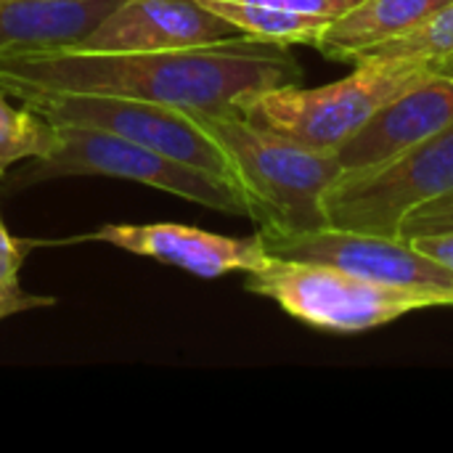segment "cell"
Returning <instances> with one entry per match:
<instances>
[{
    "mask_svg": "<svg viewBox=\"0 0 453 453\" xmlns=\"http://www.w3.org/2000/svg\"><path fill=\"white\" fill-rule=\"evenodd\" d=\"M453 191V125L361 170L342 173L324 194L326 226L401 236L411 210Z\"/></svg>",
    "mask_w": 453,
    "mask_h": 453,
    "instance_id": "obj_5",
    "label": "cell"
},
{
    "mask_svg": "<svg viewBox=\"0 0 453 453\" xmlns=\"http://www.w3.org/2000/svg\"><path fill=\"white\" fill-rule=\"evenodd\" d=\"M210 11L226 19L239 35L279 42V45H313L321 40L324 29L334 21L329 16L242 3V0H202Z\"/></svg>",
    "mask_w": 453,
    "mask_h": 453,
    "instance_id": "obj_14",
    "label": "cell"
},
{
    "mask_svg": "<svg viewBox=\"0 0 453 453\" xmlns=\"http://www.w3.org/2000/svg\"><path fill=\"white\" fill-rule=\"evenodd\" d=\"M451 0H361L337 16L316 42L334 61H358L372 48L419 27Z\"/></svg>",
    "mask_w": 453,
    "mask_h": 453,
    "instance_id": "obj_13",
    "label": "cell"
},
{
    "mask_svg": "<svg viewBox=\"0 0 453 453\" xmlns=\"http://www.w3.org/2000/svg\"><path fill=\"white\" fill-rule=\"evenodd\" d=\"M21 263H24V250L19 239H13L0 226V321L21 311L53 305V297H40V295H29L21 289V281H19Z\"/></svg>",
    "mask_w": 453,
    "mask_h": 453,
    "instance_id": "obj_17",
    "label": "cell"
},
{
    "mask_svg": "<svg viewBox=\"0 0 453 453\" xmlns=\"http://www.w3.org/2000/svg\"><path fill=\"white\" fill-rule=\"evenodd\" d=\"M58 149V130L32 106H13L0 90V178L21 159H45Z\"/></svg>",
    "mask_w": 453,
    "mask_h": 453,
    "instance_id": "obj_15",
    "label": "cell"
},
{
    "mask_svg": "<svg viewBox=\"0 0 453 453\" xmlns=\"http://www.w3.org/2000/svg\"><path fill=\"white\" fill-rule=\"evenodd\" d=\"M353 64L356 72L321 88L284 85L252 93L236 104V114L263 130L334 154L385 104L443 66L417 58H358Z\"/></svg>",
    "mask_w": 453,
    "mask_h": 453,
    "instance_id": "obj_3",
    "label": "cell"
},
{
    "mask_svg": "<svg viewBox=\"0 0 453 453\" xmlns=\"http://www.w3.org/2000/svg\"><path fill=\"white\" fill-rule=\"evenodd\" d=\"M58 149L45 159H32L19 178L16 186L48 180V178H69V175H101V178H122L135 180L180 199L204 204L210 210L247 215V204L242 194L191 165H183L173 157H165L149 146L127 141L122 135L85 127V125H56Z\"/></svg>",
    "mask_w": 453,
    "mask_h": 453,
    "instance_id": "obj_6",
    "label": "cell"
},
{
    "mask_svg": "<svg viewBox=\"0 0 453 453\" xmlns=\"http://www.w3.org/2000/svg\"><path fill=\"white\" fill-rule=\"evenodd\" d=\"M119 0H0V58L82 40Z\"/></svg>",
    "mask_w": 453,
    "mask_h": 453,
    "instance_id": "obj_12",
    "label": "cell"
},
{
    "mask_svg": "<svg viewBox=\"0 0 453 453\" xmlns=\"http://www.w3.org/2000/svg\"><path fill=\"white\" fill-rule=\"evenodd\" d=\"M453 125V58L435 74L385 104L334 154L342 173L377 165Z\"/></svg>",
    "mask_w": 453,
    "mask_h": 453,
    "instance_id": "obj_11",
    "label": "cell"
},
{
    "mask_svg": "<svg viewBox=\"0 0 453 453\" xmlns=\"http://www.w3.org/2000/svg\"><path fill=\"white\" fill-rule=\"evenodd\" d=\"M242 3H257V5H273V8H289V11L337 19L353 5H358L361 0H242Z\"/></svg>",
    "mask_w": 453,
    "mask_h": 453,
    "instance_id": "obj_19",
    "label": "cell"
},
{
    "mask_svg": "<svg viewBox=\"0 0 453 453\" xmlns=\"http://www.w3.org/2000/svg\"><path fill=\"white\" fill-rule=\"evenodd\" d=\"M13 98L32 106L53 125H85L122 135L183 165L199 167L236 188L234 170L223 149L183 109L141 98L61 90H27Z\"/></svg>",
    "mask_w": 453,
    "mask_h": 453,
    "instance_id": "obj_7",
    "label": "cell"
},
{
    "mask_svg": "<svg viewBox=\"0 0 453 453\" xmlns=\"http://www.w3.org/2000/svg\"><path fill=\"white\" fill-rule=\"evenodd\" d=\"M263 244L273 257L337 265L374 281L438 292L453 303V271L427 257L403 236L321 226L300 234L263 236Z\"/></svg>",
    "mask_w": 453,
    "mask_h": 453,
    "instance_id": "obj_8",
    "label": "cell"
},
{
    "mask_svg": "<svg viewBox=\"0 0 453 453\" xmlns=\"http://www.w3.org/2000/svg\"><path fill=\"white\" fill-rule=\"evenodd\" d=\"M93 239L202 279H220L234 271L250 273L268 260L260 234L223 236L178 223H111L98 228Z\"/></svg>",
    "mask_w": 453,
    "mask_h": 453,
    "instance_id": "obj_10",
    "label": "cell"
},
{
    "mask_svg": "<svg viewBox=\"0 0 453 453\" xmlns=\"http://www.w3.org/2000/svg\"><path fill=\"white\" fill-rule=\"evenodd\" d=\"M449 231H453V191L411 210L401 226L403 239H417L427 234H449Z\"/></svg>",
    "mask_w": 453,
    "mask_h": 453,
    "instance_id": "obj_18",
    "label": "cell"
},
{
    "mask_svg": "<svg viewBox=\"0 0 453 453\" xmlns=\"http://www.w3.org/2000/svg\"><path fill=\"white\" fill-rule=\"evenodd\" d=\"M300 82L303 66L289 45L247 35L133 53L48 45L0 58V90L8 96L27 90L98 93L207 114H236L242 98Z\"/></svg>",
    "mask_w": 453,
    "mask_h": 453,
    "instance_id": "obj_1",
    "label": "cell"
},
{
    "mask_svg": "<svg viewBox=\"0 0 453 453\" xmlns=\"http://www.w3.org/2000/svg\"><path fill=\"white\" fill-rule=\"evenodd\" d=\"M247 292L273 300L284 313L311 329L332 334H358L406 313L453 308L446 295L406 289L374 281L326 263L273 257L247 273Z\"/></svg>",
    "mask_w": 453,
    "mask_h": 453,
    "instance_id": "obj_4",
    "label": "cell"
},
{
    "mask_svg": "<svg viewBox=\"0 0 453 453\" xmlns=\"http://www.w3.org/2000/svg\"><path fill=\"white\" fill-rule=\"evenodd\" d=\"M409 242L417 250H422L427 257L438 260L441 265L453 271V231H449V234H427V236H417V239H409Z\"/></svg>",
    "mask_w": 453,
    "mask_h": 453,
    "instance_id": "obj_20",
    "label": "cell"
},
{
    "mask_svg": "<svg viewBox=\"0 0 453 453\" xmlns=\"http://www.w3.org/2000/svg\"><path fill=\"white\" fill-rule=\"evenodd\" d=\"M234 32L202 0H119L82 40L69 45L98 53H133L204 45Z\"/></svg>",
    "mask_w": 453,
    "mask_h": 453,
    "instance_id": "obj_9",
    "label": "cell"
},
{
    "mask_svg": "<svg viewBox=\"0 0 453 453\" xmlns=\"http://www.w3.org/2000/svg\"><path fill=\"white\" fill-rule=\"evenodd\" d=\"M228 157L247 215L263 236L326 226L324 194L342 175L337 154L316 151L239 114L186 111Z\"/></svg>",
    "mask_w": 453,
    "mask_h": 453,
    "instance_id": "obj_2",
    "label": "cell"
},
{
    "mask_svg": "<svg viewBox=\"0 0 453 453\" xmlns=\"http://www.w3.org/2000/svg\"><path fill=\"white\" fill-rule=\"evenodd\" d=\"M361 58H417L430 64H446L453 58V0L419 27L372 48Z\"/></svg>",
    "mask_w": 453,
    "mask_h": 453,
    "instance_id": "obj_16",
    "label": "cell"
}]
</instances>
